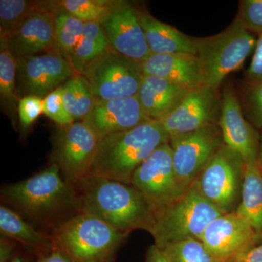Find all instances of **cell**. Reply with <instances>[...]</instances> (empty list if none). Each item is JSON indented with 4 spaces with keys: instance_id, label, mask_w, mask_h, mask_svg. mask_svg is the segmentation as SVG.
<instances>
[{
    "instance_id": "1",
    "label": "cell",
    "mask_w": 262,
    "mask_h": 262,
    "mask_svg": "<svg viewBox=\"0 0 262 262\" xmlns=\"http://www.w3.org/2000/svg\"><path fill=\"white\" fill-rule=\"evenodd\" d=\"M77 211L98 217L117 230L151 232L155 215L144 196L131 184L88 177L74 185Z\"/></svg>"
},
{
    "instance_id": "2",
    "label": "cell",
    "mask_w": 262,
    "mask_h": 262,
    "mask_svg": "<svg viewBox=\"0 0 262 262\" xmlns=\"http://www.w3.org/2000/svg\"><path fill=\"white\" fill-rule=\"evenodd\" d=\"M169 141L160 122L152 120L131 130L105 136L100 140L89 177L131 184L136 169Z\"/></svg>"
},
{
    "instance_id": "3",
    "label": "cell",
    "mask_w": 262,
    "mask_h": 262,
    "mask_svg": "<svg viewBox=\"0 0 262 262\" xmlns=\"http://www.w3.org/2000/svg\"><path fill=\"white\" fill-rule=\"evenodd\" d=\"M129 234L94 215L77 211L56 224L51 236L55 248L72 262H111Z\"/></svg>"
},
{
    "instance_id": "4",
    "label": "cell",
    "mask_w": 262,
    "mask_h": 262,
    "mask_svg": "<svg viewBox=\"0 0 262 262\" xmlns=\"http://www.w3.org/2000/svg\"><path fill=\"white\" fill-rule=\"evenodd\" d=\"M1 196L37 222H53L65 212L77 211L75 188L54 163L30 178L6 186Z\"/></svg>"
},
{
    "instance_id": "5",
    "label": "cell",
    "mask_w": 262,
    "mask_h": 262,
    "mask_svg": "<svg viewBox=\"0 0 262 262\" xmlns=\"http://www.w3.org/2000/svg\"><path fill=\"white\" fill-rule=\"evenodd\" d=\"M193 39L203 85L219 90L227 76L242 67L255 49L257 39L234 19L219 34Z\"/></svg>"
},
{
    "instance_id": "6",
    "label": "cell",
    "mask_w": 262,
    "mask_h": 262,
    "mask_svg": "<svg viewBox=\"0 0 262 262\" xmlns=\"http://www.w3.org/2000/svg\"><path fill=\"white\" fill-rule=\"evenodd\" d=\"M223 213L200 194L194 185L155 214L150 234L163 249L189 239L201 241L206 227Z\"/></svg>"
},
{
    "instance_id": "7",
    "label": "cell",
    "mask_w": 262,
    "mask_h": 262,
    "mask_svg": "<svg viewBox=\"0 0 262 262\" xmlns=\"http://www.w3.org/2000/svg\"><path fill=\"white\" fill-rule=\"evenodd\" d=\"M244 172V160L224 143L192 185L223 214L233 213L241 203Z\"/></svg>"
},
{
    "instance_id": "8",
    "label": "cell",
    "mask_w": 262,
    "mask_h": 262,
    "mask_svg": "<svg viewBox=\"0 0 262 262\" xmlns=\"http://www.w3.org/2000/svg\"><path fill=\"white\" fill-rule=\"evenodd\" d=\"M82 75L89 81L95 98L101 100L136 96L144 77L141 64L113 48L89 65Z\"/></svg>"
},
{
    "instance_id": "9",
    "label": "cell",
    "mask_w": 262,
    "mask_h": 262,
    "mask_svg": "<svg viewBox=\"0 0 262 262\" xmlns=\"http://www.w3.org/2000/svg\"><path fill=\"white\" fill-rule=\"evenodd\" d=\"M174 170L182 193L194 184L196 177L224 144L219 124L175 136L169 141Z\"/></svg>"
},
{
    "instance_id": "10",
    "label": "cell",
    "mask_w": 262,
    "mask_h": 262,
    "mask_svg": "<svg viewBox=\"0 0 262 262\" xmlns=\"http://www.w3.org/2000/svg\"><path fill=\"white\" fill-rule=\"evenodd\" d=\"M100 138L83 121L61 127L56 136L53 149L54 164L70 185L89 177Z\"/></svg>"
},
{
    "instance_id": "11",
    "label": "cell",
    "mask_w": 262,
    "mask_h": 262,
    "mask_svg": "<svg viewBox=\"0 0 262 262\" xmlns=\"http://www.w3.org/2000/svg\"><path fill=\"white\" fill-rule=\"evenodd\" d=\"M131 185L144 196L155 215L184 194L176 177L169 142L160 146L136 169Z\"/></svg>"
},
{
    "instance_id": "12",
    "label": "cell",
    "mask_w": 262,
    "mask_h": 262,
    "mask_svg": "<svg viewBox=\"0 0 262 262\" xmlns=\"http://www.w3.org/2000/svg\"><path fill=\"white\" fill-rule=\"evenodd\" d=\"M221 103L219 90L201 85L188 91L178 106L159 122L170 138L189 134L219 124Z\"/></svg>"
},
{
    "instance_id": "13",
    "label": "cell",
    "mask_w": 262,
    "mask_h": 262,
    "mask_svg": "<svg viewBox=\"0 0 262 262\" xmlns=\"http://www.w3.org/2000/svg\"><path fill=\"white\" fill-rule=\"evenodd\" d=\"M101 27L114 51L142 64L151 55L139 18V9L126 1L116 5L102 21Z\"/></svg>"
},
{
    "instance_id": "14",
    "label": "cell",
    "mask_w": 262,
    "mask_h": 262,
    "mask_svg": "<svg viewBox=\"0 0 262 262\" xmlns=\"http://www.w3.org/2000/svg\"><path fill=\"white\" fill-rule=\"evenodd\" d=\"M16 58L19 80L27 96L43 99L76 74L70 62L56 49Z\"/></svg>"
},
{
    "instance_id": "15",
    "label": "cell",
    "mask_w": 262,
    "mask_h": 262,
    "mask_svg": "<svg viewBox=\"0 0 262 262\" xmlns=\"http://www.w3.org/2000/svg\"><path fill=\"white\" fill-rule=\"evenodd\" d=\"M219 125L224 143L241 157L245 163H258L260 134L245 117L233 86H226L222 94Z\"/></svg>"
},
{
    "instance_id": "16",
    "label": "cell",
    "mask_w": 262,
    "mask_h": 262,
    "mask_svg": "<svg viewBox=\"0 0 262 262\" xmlns=\"http://www.w3.org/2000/svg\"><path fill=\"white\" fill-rule=\"evenodd\" d=\"M201 241L213 256L223 262L259 244L252 227L235 212L212 221Z\"/></svg>"
},
{
    "instance_id": "17",
    "label": "cell",
    "mask_w": 262,
    "mask_h": 262,
    "mask_svg": "<svg viewBox=\"0 0 262 262\" xmlns=\"http://www.w3.org/2000/svg\"><path fill=\"white\" fill-rule=\"evenodd\" d=\"M58 6V1H48L44 8L33 12L10 37L1 41V46L8 48L16 58L56 50L53 13Z\"/></svg>"
},
{
    "instance_id": "18",
    "label": "cell",
    "mask_w": 262,
    "mask_h": 262,
    "mask_svg": "<svg viewBox=\"0 0 262 262\" xmlns=\"http://www.w3.org/2000/svg\"><path fill=\"white\" fill-rule=\"evenodd\" d=\"M151 120L136 96L115 100L95 99L94 106L82 121L97 134L105 136L131 130Z\"/></svg>"
},
{
    "instance_id": "19",
    "label": "cell",
    "mask_w": 262,
    "mask_h": 262,
    "mask_svg": "<svg viewBox=\"0 0 262 262\" xmlns=\"http://www.w3.org/2000/svg\"><path fill=\"white\" fill-rule=\"evenodd\" d=\"M141 66L144 75L160 77L184 89L192 90L203 85L201 67L196 55L151 54Z\"/></svg>"
},
{
    "instance_id": "20",
    "label": "cell",
    "mask_w": 262,
    "mask_h": 262,
    "mask_svg": "<svg viewBox=\"0 0 262 262\" xmlns=\"http://www.w3.org/2000/svg\"><path fill=\"white\" fill-rule=\"evenodd\" d=\"M189 91L165 79L144 75L136 97L146 116L160 121L178 106Z\"/></svg>"
},
{
    "instance_id": "21",
    "label": "cell",
    "mask_w": 262,
    "mask_h": 262,
    "mask_svg": "<svg viewBox=\"0 0 262 262\" xmlns=\"http://www.w3.org/2000/svg\"><path fill=\"white\" fill-rule=\"evenodd\" d=\"M141 27L151 54L190 53L196 55L193 37L160 21L147 11L139 10Z\"/></svg>"
},
{
    "instance_id": "22",
    "label": "cell",
    "mask_w": 262,
    "mask_h": 262,
    "mask_svg": "<svg viewBox=\"0 0 262 262\" xmlns=\"http://www.w3.org/2000/svg\"><path fill=\"white\" fill-rule=\"evenodd\" d=\"M235 213L249 224L262 244V170L258 163H245L242 196Z\"/></svg>"
},
{
    "instance_id": "23",
    "label": "cell",
    "mask_w": 262,
    "mask_h": 262,
    "mask_svg": "<svg viewBox=\"0 0 262 262\" xmlns=\"http://www.w3.org/2000/svg\"><path fill=\"white\" fill-rule=\"evenodd\" d=\"M101 23H85L78 44L71 55L70 62L76 74L84 70L111 49Z\"/></svg>"
},
{
    "instance_id": "24",
    "label": "cell",
    "mask_w": 262,
    "mask_h": 262,
    "mask_svg": "<svg viewBox=\"0 0 262 262\" xmlns=\"http://www.w3.org/2000/svg\"><path fill=\"white\" fill-rule=\"evenodd\" d=\"M0 231L3 235L31 247L48 251L55 249L51 235L39 232L18 213L4 206L0 207Z\"/></svg>"
},
{
    "instance_id": "25",
    "label": "cell",
    "mask_w": 262,
    "mask_h": 262,
    "mask_svg": "<svg viewBox=\"0 0 262 262\" xmlns=\"http://www.w3.org/2000/svg\"><path fill=\"white\" fill-rule=\"evenodd\" d=\"M66 110L74 120H84L94 106L95 98L89 81L75 74L62 85Z\"/></svg>"
},
{
    "instance_id": "26",
    "label": "cell",
    "mask_w": 262,
    "mask_h": 262,
    "mask_svg": "<svg viewBox=\"0 0 262 262\" xmlns=\"http://www.w3.org/2000/svg\"><path fill=\"white\" fill-rule=\"evenodd\" d=\"M53 18L56 49L70 61L71 55L82 37L84 23L61 8L59 1Z\"/></svg>"
},
{
    "instance_id": "27",
    "label": "cell",
    "mask_w": 262,
    "mask_h": 262,
    "mask_svg": "<svg viewBox=\"0 0 262 262\" xmlns=\"http://www.w3.org/2000/svg\"><path fill=\"white\" fill-rule=\"evenodd\" d=\"M48 2L27 0L0 1V35L1 41L10 37L33 12L42 9Z\"/></svg>"
},
{
    "instance_id": "28",
    "label": "cell",
    "mask_w": 262,
    "mask_h": 262,
    "mask_svg": "<svg viewBox=\"0 0 262 262\" xmlns=\"http://www.w3.org/2000/svg\"><path fill=\"white\" fill-rule=\"evenodd\" d=\"M115 0H62L66 11L85 23H101L115 8Z\"/></svg>"
},
{
    "instance_id": "29",
    "label": "cell",
    "mask_w": 262,
    "mask_h": 262,
    "mask_svg": "<svg viewBox=\"0 0 262 262\" xmlns=\"http://www.w3.org/2000/svg\"><path fill=\"white\" fill-rule=\"evenodd\" d=\"M161 250L170 262H223L213 256L199 239H187Z\"/></svg>"
},
{
    "instance_id": "30",
    "label": "cell",
    "mask_w": 262,
    "mask_h": 262,
    "mask_svg": "<svg viewBox=\"0 0 262 262\" xmlns=\"http://www.w3.org/2000/svg\"><path fill=\"white\" fill-rule=\"evenodd\" d=\"M243 112L256 130H262V81L246 82L239 98Z\"/></svg>"
},
{
    "instance_id": "31",
    "label": "cell",
    "mask_w": 262,
    "mask_h": 262,
    "mask_svg": "<svg viewBox=\"0 0 262 262\" xmlns=\"http://www.w3.org/2000/svg\"><path fill=\"white\" fill-rule=\"evenodd\" d=\"M18 70L17 58L5 46H1L0 51V95L7 103L16 101L15 83Z\"/></svg>"
},
{
    "instance_id": "32",
    "label": "cell",
    "mask_w": 262,
    "mask_h": 262,
    "mask_svg": "<svg viewBox=\"0 0 262 262\" xmlns=\"http://www.w3.org/2000/svg\"><path fill=\"white\" fill-rule=\"evenodd\" d=\"M235 20L253 34L262 33V0H241Z\"/></svg>"
},
{
    "instance_id": "33",
    "label": "cell",
    "mask_w": 262,
    "mask_h": 262,
    "mask_svg": "<svg viewBox=\"0 0 262 262\" xmlns=\"http://www.w3.org/2000/svg\"><path fill=\"white\" fill-rule=\"evenodd\" d=\"M43 113L61 127L75 122L66 110L62 96V85L43 98Z\"/></svg>"
},
{
    "instance_id": "34",
    "label": "cell",
    "mask_w": 262,
    "mask_h": 262,
    "mask_svg": "<svg viewBox=\"0 0 262 262\" xmlns=\"http://www.w3.org/2000/svg\"><path fill=\"white\" fill-rule=\"evenodd\" d=\"M18 115L24 127L32 125L43 113V99L35 96H26L19 101Z\"/></svg>"
},
{
    "instance_id": "35",
    "label": "cell",
    "mask_w": 262,
    "mask_h": 262,
    "mask_svg": "<svg viewBox=\"0 0 262 262\" xmlns=\"http://www.w3.org/2000/svg\"><path fill=\"white\" fill-rule=\"evenodd\" d=\"M245 75L247 83L262 81V33L258 35L252 60Z\"/></svg>"
},
{
    "instance_id": "36",
    "label": "cell",
    "mask_w": 262,
    "mask_h": 262,
    "mask_svg": "<svg viewBox=\"0 0 262 262\" xmlns=\"http://www.w3.org/2000/svg\"><path fill=\"white\" fill-rule=\"evenodd\" d=\"M227 262H262V244L237 255Z\"/></svg>"
},
{
    "instance_id": "37",
    "label": "cell",
    "mask_w": 262,
    "mask_h": 262,
    "mask_svg": "<svg viewBox=\"0 0 262 262\" xmlns=\"http://www.w3.org/2000/svg\"><path fill=\"white\" fill-rule=\"evenodd\" d=\"M145 262H170L163 250L155 245L150 246L146 253Z\"/></svg>"
},
{
    "instance_id": "38",
    "label": "cell",
    "mask_w": 262,
    "mask_h": 262,
    "mask_svg": "<svg viewBox=\"0 0 262 262\" xmlns=\"http://www.w3.org/2000/svg\"><path fill=\"white\" fill-rule=\"evenodd\" d=\"M38 262H72L70 258L66 256L61 251L55 248L48 256H44Z\"/></svg>"
},
{
    "instance_id": "39",
    "label": "cell",
    "mask_w": 262,
    "mask_h": 262,
    "mask_svg": "<svg viewBox=\"0 0 262 262\" xmlns=\"http://www.w3.org/2000/svg\"><path fill=\"white\" fill-rule=\"evenodd\" d=\"M13 246L8 241L1 239L0 245V262H7L13 253Z\"/></svg>"
},
{
    "instance_id": "40",
    "label": "cell",
    "mask_w": 262,
    "mask_h": 262,
    "mask_svg": "<svg viewBox=\"0 0 262 262\" xmlns=\"http://www.w3.org/2000/svg\"><path fill=\"white\" fill-rule=\"evenodd\" d=\"M258 164L262 170V130L260 134L259 151H258Z\"/></svg>"
},
{
    "instance_id": "41",
    "label": "cell",
    "mask_w": 262,
    "mask_h": 262,
    "mask_svg": "<svg viewBox=\"0 0 262 262\" xmlns=\"http://www.w3.org/2000/svg\"><path fill=\"white\" fill-rule=\"evenodd\" d=\"M11 262H25L24 261L23 259H22L21 258L16 257L15 258H13V260H12Z\"/></svg>"
}]
</instances>
